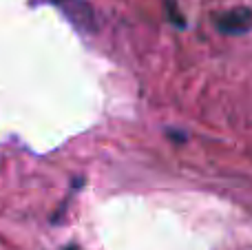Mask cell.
<instances>
[{
  "label": "cell",
  "mask_w": 252,
  "mask_h": 250,
  "mask_svg": "<svg viewBox=\"0 0 252 250\" xmlns=\"http://www.w3.org/2000/svg\"><path fill=\"white\" fill-rule=\"evenodd\" d=\"M217 29L228 35H239L252 29V9L237 7L217 18Z\"/></svg>",
  "instance_id": "obj_1"
},
{
  "label": "cell",
  "mask_w": 252,
  "mask_h": 250,
  "mask_svg": "<svg viewBox=\"0 0 252 250\" xmlns=\"http://www.w3.org/2000/svg\"><path fill=\"white\" fill-rule=\"evenodd\" d=\"M47 2H53V4H66V2H73V0H47Z\"/></svg>",
  "instance_id": "obj_2"
},
{
  "label": "cell",
  "mask_w": 252,
  "mask_h": 250,
  "mask_svg": "<svg viewBox=\"0 0 252 250\" xmlns=\"http://www.w3.org/2000/svg\"><path fill=\"white\" fill-rule=\"evenodd\" d=\"M64 250H80V248H78V246H66Z\"/></svg>",
  "instance_id": "obj_3"
}]
</instances>
